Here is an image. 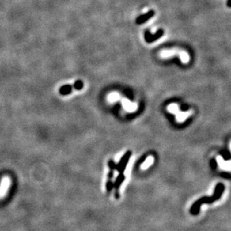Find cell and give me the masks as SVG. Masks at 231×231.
Instances as JSON below:
<instances>
[{"instance_id": "obj_1", "label": "cell", "mask_w": 231, "mask_h": 231, "mask_svg": "<svg viewBox=\"0 0 231 231\" xmlns=\"http://www.w3.org/2000/svg\"><path fill=\"white\" fill-rule=\"evenodd\" d=\"M224 190H225V186L222 183H218L216 186L215 189V193L212 195L211 198H207V197H203L200 199L197 200L195 203L192 205L191 208V213L192 215H198V212L200 211V207L203 203H212L215 200H218L222 196V193H223Z\"/></svg>"}, {"instance_id": "obj_2", "label": "cell", "mask_w": 231, "mask_h": 231, "mask_svg": "<svg viewBox=\"0 0 231 231\" xmlns=\"http://www.w3.org/2000/svg\"><path fill=\"white\" fill-rule=\"evenodd\" d=\"M11 179L8 176H3L0 183V199H2L6 196L8 188L11 186Z\"/></svg>"}, {"instance_id": "obj_3", "label": "cell", "mask_w": 231, "mask_h": 231, "mask_svg": "<svg viewBox=\"0 0 231 231\" xmlns=\"http://www.w3.org/2000/svg\"><path fill=\"white\" fill-rule=\"evenodd\" d=\"M131 154V151H127L124 155L123 156V157L121 158V159H120L118 164L116 165V168H115V169H116L117 171H118L120 174H123V172L124 171L126 167H127V163H128L129 160H130Z\"/></svg>"}, {"instance_id": "obj_4", "label": "cell", "mask_w": 231, "mask_h": 231, "mask_svg": "<svg viewBox=\"0 0 231 231\" xmlns=\"http://www.w3.org/2000/svg\"><path fill=\"white\" fill-rule=\"evenodd\" d=\"M163 35V30H159L156 34H150L149 32H147L144 35V38L147 43H152V42L155 41L157 39L160 38Z\"/></svg>"}, {"instance_id": "obj_5", "label": "cell", "mask_w": 231, "mask_h": 231, "mask_svg": "<svg viewBox=\"0 0 231 231\" xmlns=\"http://www.w3.org/2000/svg\"><path fill=\"white\" fill-rule=\"evenodd\" d=\"M125 176L123 174H120L116 178L115 184H114V187L115 188V198L118 199L120 198V194H119V189H120V186H121L122 183L124 181Z\"/></svg>"}, {"instance_id": "obj_6", "label": "cell", "mask_w": 231, "mask_h": 231, "mask_svg": "<svg viewBox=\"0 0 231 231\" xmlns=\"http://www.w3.org/2000/svg\"><path fill=\"white\" fill-rule=\"evenodd\" d=\"M154 14H155L154 11L151 10V11L146 13L145 14H143L142 15V16L138 17L136 19V23H138V24H142V23H144L146 21L150 20L152 17H153Z\"/></svg>"}, {"instance_id": "obj_7", "label": "cell", "mask_w": 231, "mask_h": 231, "mask_svg": "<svg viewBox=\"0 0 231 231\" xmlns=\"http://www.w3.org/2000/svg\"><path fill=\"white\" fill-rule=\"evenodd\" d=\"M123 106L125 108V109H127V111L132 112L136 109V105L131 103V102H130L127 100H123Z\"/></svg>"}, {"instance_id": "obj_8", "label": "cell", "mask_w": 231, "mask_h": 231, "mask_svg": "<svg viewBox=\"0 0 231 231\" xmlns=\"http://www.w3.org/2000/svg\"><path fill=\"white\" fill-rule=\"evenodd\" d=\"M71 92V86L70 85H65L64 86V87L62 88V89H61V93H62V94H69V93Z\"/></svg>"}, {"instance_id": "obj_9", "label": "cell", "mask_w": 231, "mask_h": 231, "mask_svg": "<svg viewBox=\"0 0 231 231\" xmlns=\"http://www.w3.org/2000/svg\"><path fill=\"white\" fill-rule=\"evenodd\" d=\"M219 164H220V165L222 166L223 169H228L230 170V162H227L226 163L225 160H222V159H219Z\"/></svg>"}, {"instance_id": "obj_10", "label": "cell", "mask_w": 231, "mask_h": 231, "mask_svg": "<svg viewBox=\"0 0 231 231\" xmlns=\"http://www.w3.org/2000/svg\"><path fill=\"white\" fill-rule=\"evenodd\" d=\"M189 115L188 113H185V112H179L177 114V119L180 121H183V120H186V118H187L188 115Z\"/></svg>"}, {"instance_id": "obj_11", "label": "cell", "mask_w": 231, "mask_h": 231, "mask_svg": "<svg viewBox=\"0 0 231 231\" xmlns=\"http://www.w3.org/2000/svg\"><path fill=\"white\" fill-rule=\"evenodd\" d=\"M106 187L107 191H108V192H110V191H112V189L113 187H114V184H113V183H112V180H107Z\"/></svg>"}, {"instance_id": "obj_12", "label": "cell", "mask_w": 231, "mask_h": 231, "mask_svg": "<svg viewBox=\"0 0 231 231\" xmlns=\"http://www.w3.org/2000/svg\"><path fill=\"white\" fill-rule=\"evenodd\" d=\"M153 159L151 156L150 157H149L148 159H147V161L144 163L143 165H142V169H147V167H149V166H150V165L153 163Z\"/></svg>"}, {"instance_id": "obj_13", "label": "cell", "mask_w": 231, "mask_h": 231, "mask_svg": "<svg viewBox=\"0 0 231 231\" xmlns=\"http://www.w3.org/2000/svg\"><path fill=\"white\" fill-rule=\"evenodd\" d=\"M169 110L170 112H171L176 113V112L178 111V107L174 104L171 105V106H169Z\"/></svg>"}, {"instance_id": "obj_14", "label": "cell", "mask_w": 231, "mask_h": 231, "mask_svg": "<svg viewBox=\"0 0 231 231\" xmlns=\"http://www.w3.org/2000/svg\"><path fill=\"white\" fill-rule=\"evenodd\" d=\"M118 95L117 94H111L109 96V97H108V99H109L110 101H115V100H117L118 99Z\"/></svg>"}, {"instance_id": "obj_15", "label": "cell", "mask_w": 231, "mask_h": 231, "mask_svg": "<svg viewBox=\"0 0 231 231\" xmlns=\"http://www.w3.org/2000/svg\"><path fill=\"white\" fill-rule=\"evenodd\" d=\"M82 87H83V84L81 81H78L75 83V88H76V89L80 90L82 88Z\"/></svg>"}, {"instance_id": "obj_16", "label": "cell", "mask_w": 231, "mask_h": 231, "mask_svg": "<svg viewBox=\"0 0 231 231\" xmlns=\"http://www.w3.org/2000/svg\"><path fill=\"white\" fill-rule=\"evenodd\" d=\"M216 165H217L216 161H215L214 159H212V160H211V166H212V168L213 169H215V168H216Z\"/></svg>"}]
</instances>
